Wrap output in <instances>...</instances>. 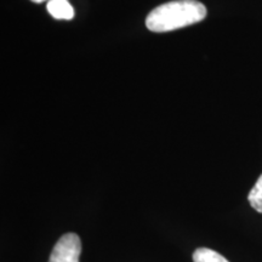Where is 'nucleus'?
<instances>
[{"instance_id": "1", "label": "nucleus", "mask_w": 262, "mask_h": 262, "mask_svg": "<svg viewBox=\"0 0 262 262\" xmlns=\"http://www.w3.org/2000/svg\"><path fill=\"white\" fill-rule=\"evenodd\" d=\"M206 17V8L196 0H173L157 6L146 18L150 32L165 33L198 24Z\"/></svg>"}, {"instance_id": "2", "label": "nucleus", "mask_w": 262, "mask_h": 262, "mask_svg": "<svg viewBox=\"0 0 262 262\" xmlns=\"http://www.w3.org/2000/svg\"><path fill=\"white\" fill-rule=\"evenodd\" d=\"M81 242L79 235L66 233L52 249L49 262H79Z\"/></svg>"}, {"instance_id": "3", "label": "nucleus", "mask_w": 262, "mask_h": 262, "mask_svg": "<svg viewBox=\"0 0 262 262\" xmlns=\"http://www.w3.org/2000/svg\"><path fill=\"white\" fill-rule=\"evenodd\" d=\"M48 11L56 19H72L74 17V9L68 0H49Z\"/></svg>"}, {"instance_id": "4", "label": "nucleus", "mask_w": 262, "mask_h": 262, "mask_svg": "<svg viewBox=\"0 0 262 262\" xmlns=\"http://www.w3.org/2000/svg\"><path fill=\"white\" fill-rule=\"evenodd\" d=\"M193 262H229L217 251L208 248H199L193 253Z\"/></svg>"}, {"instance_id": "5", "label": "nucleus", "mask_w": 262, "mask_h": 262, "mask_svg": "<svg viewBox=\"0 0 262 262\" xmlns=\"http://www.w3.org/2000/svg\"><path fill=\"white\" fill-rule=\"evenodd\" d=\"M248 201L255 210L262 214V175L257 179L255 186L251 188V191L249 192Z\"/></svg>"}, {"instance_id": "6", "label": "nucleus", "mask_w": 262, "mask_h": 262, "mask_svg": "<svg viewBox=\"0 0 262 262\" xmlns=\"http://www.w3.org/2000/svg\"><path fill=\"white\" fill-rule=\"evenodd\" d=\"M31 2H33V3H37V4H40V3L45 2V0H31Z\"/></svg>"}]
</instances>
